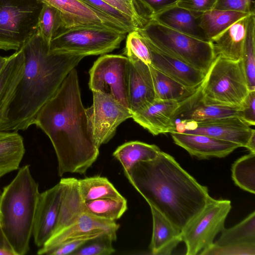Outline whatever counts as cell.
<instances>
[{"instance_id": "obj_1", "label": "cell", "mask_w": 255, "mask_h": 255, "mask_svg": "<svg viewBox=\"0 0 255 255\" xmlns=\"http://www.w3.org/2000/svg\"><path fill=\"white\" fill-rule=\"evenodd\" d=\"M34 125L52 144L59 176L67 173L85 174L97 160L99 148L89 131L75 68L41 109Z\"/></svg>"}, {"instance_id": "obj_2", "label": "cell", "mask_w": 255, "mask_h": 255, "mask_svg": "<svg viewBox=\"0 0 255 255\" xmlns=\"http://www.w3.org/2000/svg\"><path fill=\"white\" fill-rule=\"evenodd\" d=\"M124 174L149 205L181 232L212 198L206 186L162 151L153 159L138 162Z\"/></svg>"}, {"instance_id": "obj_3", "label": "cell", "mask_w": 255, "mask_h": 255, "mask_svg": "<svg viewBox=\"0 0 255 255\" xmlns=\"http://www.w3.org/2000/svg\"><path fill=\"white\" fill-rule=\"evenodd\" d=\"M23 76L1 131L25 130L34 125L43 106L53 96L69 72L85 57L49 52V46L37 30L22 46Z\"/></svg>"}, {"instance_id": "obj_4", "label": "cell", "mask_w": 255, "mask_h": 255, "mask_svg": "<svg viewBox=\"0 0 255 255\" xmlns=\"http://www.w3.org/2000/svg\"><path fill=\"white\" fill-rule=\"evenodd\" d=\"M30 165L20 167L0 197V228L14 255H24L29 242L39 195Z\"/></svg>"}, {"instance_id": "obj_5", "label": "cell", "mask_w": 255, "mask_h": 255, "mask_svg": "<svg viewBox=\"0 0 255 255\" xmlns=\"http://www.w3.org/2000/svg\"><path fill=\"white\" fill-rule=\"evenodd\" d=\"M137 30L158 49L206 73L216 58L210 41L178 32L152 20Z\"/></svg>"}, {"instance_id": "obj_6", "label": "cell", "mask_w": 255, "mask_h": 255, "mask_svg": "<svg viewBox=\"0 0 255 255\" xmlns=\"http://www.w3.org/2000/svg\"><path fill=\"white\" fill-rule=\"evenodd\" d=\"M206 103L239 107L249 92L242 61L216 57L201 84Z\"/></svg>"}, {"instance_id": "obj_7", "label": "cell", "mask_w": 255, "mask_h": 255, "mask_svg": "<svg viewBox=\"0 0 255 255\" xmlns=\"http://www.w3.org/2000/svg\"><path fill=\"white\" fill-rule=\"evenodd\" d=\"M128 33L91 26L61 29L49 45V52L84 57L104 55L120 47Z\"/></svg>"}, {"instance_id": "obj_8", "label": "cell", "mask_w": 255, "mask_h": 255, "mask_svg": "<svg viewBox=\"0 0 255 255\" xmlns=\"http://www.w3.org/2000/svg\"><path fill=\"white\" fill-rule=\"evenodd\" d=\"M39 0H0V50H19L37 30Z\"/></svg>"}, {"instance_id": "obj_9", "label": "cell", "mask_w": 255, "mask_h": 255, "mask_svg": "<svg viewBox=\"0 0 255 255\" xmlns=\"http://www.w3.org/2000/svg\"><path fill=\"white\" fill-rule=\"evenodd\" d=\"M231 208L230 200L210 199L181 231L182 242L186 247V255L199 254L214 243L216 235L225 228V222Z\"/></svg>"}, {"instance_id": "obj_10", "label": "cell", "mask_w": 255, "mask_h": 255, "mask_svg": "<svg viewBox=\"0 0 255 255\" xmlns=\"http://www.w3.org/2000/svg\"><path fill=\"white\" fill-rule=\"evenodd\" d=\"M92 92L93 103L86 112L91 135L100 148L114 136L119 126L133 115L128 108L109 95Z\"/></svg>"}, {"instance_id": "obj_11", "label": "cell", "mask_w": 255, "mask_h": 255, "mask_svg": "<svg viewBox=\"0 0 255 255\" xmlns=\"http://www.w3.org/2000/svg\"><path fill=\"white\" fill-rule=\"evenodd\" d=\"M128 66L127 56L102 55L95 61L89 71V88L92 92L99 91L109 95L129 109Z\"/></svg>"}, {"instance_id": "obj_12", "label": "cell", "mask_w": 255, "mask_h": 255, "mask_svg": "<svg viewBox=\"0 0 255 255\" xmlns=\"http://www.w3.org/2000/svg\"><path fill=\"white\" fill-rule=\"evenodd\" d=\"M39 0L42 3L54 7L60 12L62 20L61 29L91 26L126 33L133 30L81 0Z\"/></svg>"}, {"instance_id": "obj_13", "label": "cell", "mask_w": 255, "mask_h": 255, "mask_svg": "<svg viewBox=\"0 0 255 255\" xmlns=\"http://www.w3.org/2000/svg\"><path fill=\"white\" fill-rule=\"evenodd\" d=\"M239 117H228L203 121H180L175 125V131L199 134L237 144L245 147L255 131Z\"/></svg>"}, {"instance_id": "obj_14", "label": "cell", "mask_w": 255, "mask_h": 255, "mask_svg": "<svg viewBox=\"0 0 255 255\" xmlns=\"http://www.w3.org/2000/svg\"><path fill=\"white\" fill-rule=\"evenodd\" d=\"M120 225L83 213L72 224L53 235L37 251L38 255L47 253L61 243L84 236H99L108 234L117 240Z\"/></svg>"}, {"instance_id": "obj_15", "label": "cell", "mask_w": 255, "mask_h": 255, "mask_svg": "<svg viewBox=\"0 0 255 255\" xmlns=\"http://www.w3.org/2000/svg\"><path fill=\"white\" fill-rule=\"evenodd\" d=\"M61 195L60 182L39 193L32 231L34 243L39 248L42 247L54 233L59 218Z\"/></svg>"}, {"instance_id": "obj_16", "label": "cell", "mask_w": 255, "mask_h": 255, "mask_svg": "<svg viewBox=\"0 0 255 255\" xmlns=\"http://www.w3.org/2000/svg\"><path fill=\"white\" fill-rule=\"evenodd\" d=\"M128 108L136 112L155 99L148 65L134 57H128Z\"/></svg>"}, {"instance_id": "obj_17", "label": "cell", "mask_w": 255, "mask_h": 255, "mask_svg": "<svg viewBox=\"0 0 255 255\" xmlns=\"http://www.w3.org/2000/svg\"><path fill=\"white\" fill-rule=\"evenodd\" d=\"M142 38L150 51V65L185 87L196 89L202 84L206 73L164 53Z\"/></svg>"}, {"instance_id": "obj_18", "label": "cell", "mask_w": 255, "mask_h": 255, "mask_svg": "<svg viewBox=\"0 0 255 255\" xmlns=\"http://www.w3.org/2000/svg\"><path fill=\"white\" fill-rule=\"evenodd\" d=\"M181 102L155 99L133 114L132 119L153 135L174 131V117Z\"/></svg>"}, {"instance_id": "obj_19", "label": "cell", "mask_w": 255, "mask_h": 255, "mask_svg": "<svg viewBox=\"0 0 255 255\" xmlns=\"http://www.w3.org/2000/svg\"><path fill=\"white\" fill-rule=\"evenodd\" d=\"M201 84L191 96L181 102L174 117V125L177 121L198 122L228 117H240V106L205 103L202 97Z\"/></svg>"}, {"instance_id": "obj_20", "label": "cell", "mask_w": 255, "mask_h": 255, "mask_svg": "<svg viewBox=\"0 0 255 255\" xmlns=\"http://www.w3.org/2000/svg\"><path fill=\"white\" fill-rule=\"evenodd\" d=\"M170 133L176 144L200 159L224 157L240 147L236 143L206 135L176 131Z\"/></svg>"}, {"instance_id": "obj_21", "label": "cell", "mask_w": 255, "mask_h": 255, "mask_svg": "<svg viewBox=\"0 0 255 255\" xmlns=\"http://www.w3.org/2000/svg\"><path fill=\"white\" fill-rule=\"evenodd\" d=\"M25 67L22 47L8 56L0 72V124L5 122L9 106L23 76Z\"/></svg>"}, {"instance_id": "obj_22", "label": "cell", "mask_w": 255, "mask_h": 255, "mask_svg": "<svg viewBox=\"0 0 255 255\" xmlns=\"http://www.w3.org/2000/svg\"><path fill=\"white\" fill-rule=\"evenodd\" d=\"M59 182L62 187L61 200L58 222L53 235L72 224L83 213L86 212L78 179L74 177L63 178Z\"/></svg>"}, {"instance_id": "obj_23", "label": "cell", "mask_w": 255, "mask_h": 255, "mask_svg": "<svg viewBox=\"0 0 255 255\" xmlns=\"http://www.w3.org/2000/svg\"><path fill=\"white\" fill-rule=\"evenodd\" d=\"M201 14L175 4L152 16L150 19L178 32L209 41L199 25Z\"/></svg>"}, {"instance_id": "obj_24", "label": "cell", "mask_w": 255, "mask_h": 255, "mask_svg": "<svg viewBox=\"0 0 255 255\" xmlns=\"http://www.w3.org/2000/svg\"><path fill=\"white\" fill-rule=\"evenodd\" d=\"M249 15L235 22L210 40L215 57L219 56L233 61L241 60Z\"/></svg>"}, {"instance_id": "obj_25", "label": "cell", "mask_w": 255, "mask_h": 255, "mask_svg": "<svg viewBox=\"0 0 255 255\" xmlns=\"http://www.w3.org/2000/svg\"><path fill=\"white\" fill-rule=\"evenodd\" d=\"M149 206L153 222L152 235L149 245L150 254L170 255L182 242L181 232L155 208Z\"/></svg>"}, {"instance_id": "obj_26", "label": "cell", "mask_w": 255, "mask_h": 255, "mask_svg": "<svg viewBox=\"0 0 255 255\" xmlns=\"http://www.w3.org/2000/svg\"><path fill=\"white\" fill-rule=\"evenodd\" d=\"M25 151L23 138L17 131L0 130V178L19 168Z\"/></svg>"}, {"instance_id": "obj_27", "label": "cell", "mask_w": 255, "mask_h": 255, "mask_svg": "<svg viewBox=\"0 0 255 255\" xmlns=\"http://www.w3.org/2000/svg\"><path fill=\"white\" fill-rule=\"evenodd\" d=\"M160 151L155 144L131 141L118 147L113 155L121 163L124 171L126 172L138 162L153 159Z\"/></svg>"}, {"instance_id": "obj_28", "label": "cell", "mask_w": 255, "mask_h": 255, "mask_svg": "<svg viewBox=\"0 0 255 255\" xmlns=\"http://www.w3.org/2000/svg\"><path fill=\"white\" fill-rule=\"evenodd\" d=\"M148 66L153 81L155 99L180 102L191 96L198 88L185 87L151 65Z\"/></svg>"}, {"instance_id": "obj_29", "label": "cell", "mask_w": 255, "mask_h": 255, "mask_svg": "<svg viewBox=\"0 0 255 255\" xmlns=\"http://www.w3.org/2000/svg\"><path fill=\"white\" fill-rule=\"evenodd\" d=\"M249 15L241 12L213 8L199 16V25L210 41L235 22Z\"/></svg>"}, {"instance_id": "obj_30", "label": "cell", "mask_w": 255, "mask_h": 255, "mask_svg": "<svg viewBox=\"0 0 255 255\" xmlns=\"http://www.w3.org/2000/svg\"><path fill=\"white\" fill-rule=\"evenodd\" d=\"M214 243L220 246L255 244V212L253 211L241 222L224 229Z\"/></svg>"}, {"instance_id": "obj_31", "label": "cell", "mask_w": 255, "mask_h": 255, "mask_svg": "<svg viewBox=\"0 0 255 255\" xmlns=\"http://www.w3.org/2000/svg\"><path fill=\"white\" fill-rule=\"evenodd\" d=\"M78 180L80 192L84 202L104 198H124L106 177L96 176Z\"/></svg>"}, {"instance_id": "obj_32", "label": "cell", "mask_w": 255, "mask_h": 255, "mask_svg": "<svg viewBox=\"0 0 255 255\" xmlns=\"http://www.w3.org/2000/svg\"><path fill=\"white\" fill-rule=\"evenodd\" d=\"M85 211L97 218L115 221L121 218L128 209L127 201L122 199L104 198L85 201Z\"/></svg>"}, {"instance_id": "obj_33", "label": "cell", "mask_w": 255, "mask_h": 255, "mask_svg": "<svg viewBox=\"0 0 255 255\" xmlns=\"http://www.w3.org/2000/svg\"><path fill=\"white\" fill-rule=\"evenodd\" d=\"M255 14L249 16L243 48L242 61L249 91L255 90Z\"/></svg>"}, {"instance_id": "obj_34", "label": "cell", "mask_w": 255, "mask_h": 255, "mask_svg": "<svg viewBox=\"0 0 255 255\" xmlns=\"http://www.w3.org/2000/svg\"><path fill=\"white\" fill-rule=\"evenodd\" d=\"M232 177L235 184L240 188L255 193V152H250L233 163Z\"/></svg>"}, {"instance_id": "obj_35", "label": "cell", "mask_w": 255, "mask_h": 255, "mask_svg": "<svg viewBox=\"0 0 255 255\" xmlns=\"http://www.w3.org/2000/svg\"><path fill=\"white\" fill-rule=\"evenodd\" d=\"M61 27L60 12L54 7L42 3L37 22V31L42 40L49 46Z\"/></svg>"}, {"instance_id": "obj_36", "label": "cell", "mask_w": 255, "mask_h": 255, "mask_svg": "<svg viewBox=\"0 0 255 255\" xmlns=\"http://www.w3.org/2000/svg\"><path fill=\"white\" fill-rule=\"evenodd\" d=\"M124 53L127 57L137 58L147 65L151 62L149 48L142 37L136 30L127 35Z\"/></svg>"}, {"instance_id": "obj_37", "label": "cell", "mask_w": 255, "mask_h": 255, "mask_svg": "<svg viewBox=\"0 0 255 255\" xmlns=\"http://www.w3.org/2000/svg\"><path fill=\"white\" fill-rule=\"evenodd\" d=\"M116 241L112 236L102 234L87 242L72 255H110L115 252L112 243Z\"/></svg>"}, {"instance_id": "obj_38", "label": "cell", "mask_w": 255, "mask_h": 255, "mask_svg": "<svg viewBox=\"0 0 255 255\" xmlns=\"http://www.w3.org/2000/svg\"><path fill=\"white\" fill-rule=\"evenodd\" d=\"M201 255H255V244L220 246L213 243L201 251Z\"/></svg>"}, {"instance_id": "obj_39", "label": "cell", "mask_w": 255, "mask_h": 255, "mask_svg": "<svg viewBox=\"0 0 255 255\" xmlns=\"http://www.w3.org/2000/svg\"><path fill=\"white\" fill-rule=\"evenodd\" d=\"M138 12L147 20L164 9L176 4L178 0H134Z\"/></svg>"}, {"instance_id": "obj_40", "label": "cell", "mask_w": 255, "mask_h": 255, "mask_svg": "<svg viewBox=\"0 0 255 255\" xmlns=\"http://www.w3.org/2000/svg\"><path fill=\"white\" fill-rule=\"evenodd\" d=\"M81 0L115 19L132 30L138 29L129 17L102 0Z\"/></svg>"}, {"instance_id": "obj_41", "label": "cell", "mask_w": 255, "mask_h": 255, "mask_svg": "<svg viewBox=\"0 0 255 255\" xmlns=\"http://www.w3.org/2000/svg\"><path fill=\"white\" fill-rule=\"evenodd\" d=\"M214 9L255 14V0H217Z\"/></svg>"}, {"instance_id": "obj_42", "label": "cell", "mask_w": 255, "mask_h": 255, "mask_svg": "<svg viewBox=\"0 0 255 255\" xmlns=\"http://www.w3.org/2000/svg\"><path fill=\"white\" fill-rule=\"evenodd\" d=\"M98 236H89L71 239L65 241L50 251L47 255H72L87 242Z\"/></svg>"}, {"instance_id": "obj_43", "label": "cell", "mask_w": 255, "mask_h": 255, "mask_svg": "<svg viewBox=\"0 0 255 255\" xmlns=\"http://www.w3.org/2000/svg\"><path fill=\"white\" fill-rule=\"evenodd\" d=\"M240 107V118L250 126H255V90L249 91Z\"/></svg>"}, {"instance_id": "obj_44", "label": "cell", "mask_w": 255, "mask_h": 255, "mask_svg": "<svg viewBox=\"0 0 255 255\" xmlns=\"http://www.w3.org/2000/svg\"><path fill=\"white\" fill-rule=\"evenodd\" d=\"M217 0H178L176 5L195 13H203L214 8Z\"/></svg>"}, {"instance_id": "obj_45", "label": "cell", "mask_w": 255, "mask_h": 255, "mask_svg": "<svg viewBox=\"0 0 255 255\" xmlns=\"http://www.w3.org/2000/svg\"><path fill=\"white\" fill-rule=\"evenodd\" d=\"M108 4L116 8L122 13L129 17L138 29L142 27L147 22L145 19L141 18L133 13L128 7L121 4L115 0H102Z\"/></svg>"}, {"instance_id": "obj_46", "label": "cell", "mask_w": 255, "mask_h": 255, "mask_svg": "<svg viewBox=\"0 0 255 255\" xmlns=\"http://www.w3.org/2000/svg\"><path fill=\"white\" fill-rule=\"evenodd\" d=\"M121 4L124 5L128 7L133 13H134L136 15L141 17V18L145 19L147 21L148 20L146 19L142 16H141L140 13L138 12L136 5L134 0H115Z\"/></svg>"}, {"instance_id": "obj_47", "label": "cell", "mask_w": 255, "mask_h": 255, "mask_svg": "<svg viewBox=\"0 0 255 255\" xmlns=\"http://www.w3.org/2000/svg\"><path fill=\"white\" fill-rule=\"evenodd\" d=\"M250 152H255V131H254L250 137L246 146Z\"/></svg>"}, {"instance_id": "obj_48", "label": "cell", "mask_w": 255, "mask_h": 255, "mask_svg": "<svg viewBox=\"0 0 255 255\" xmlns=\"http://www.w3.org/2000/svg\"><path fill=\"white\" fill-rule=\"evenodd\" d=\"M0 248L11 250L7 241L4 238L0 228Z\"/></svg>"}, {"instance_id": "obj_49", "label": "cell", "mask_w": 255, "mask_h": 255, "mask_svg": "<svg viewBox=\"0 0 255 255\" xmlns=\"http://www.w3.org/2000/svg\"><path fill=\"white\" fill-rule=\"evenodd\" d=\"M0 255H14V254L11 250L0 248Z\"/></svg>"}, {"instance_id": "obj_50", "label": "cell", "mask_w": 255, "mask_h": 255, "mask_svg": "<svg viewBox=\"0 0 255 255\" xmlns=\"http://www.w3.org/2000/svg\"><path fill=\"white\" fill-rule=\"evenodd\" d=\"M8 57H2L0 55V72L5 65Z\"/></svg>"}, {"instance_id": "obj_51", "label": "cell", "mask_w": 255, "mask_h": 255, "mask_svg": "<svg viewBox=\"0 0 255 255\" xmlns=\"http://www.w3.org/2000/svg\"><path fill=\"white\" fill-rule=\"evenodd\" d=\"M0 194H1V193H0Z\"/></svg>"}]
</instances>
